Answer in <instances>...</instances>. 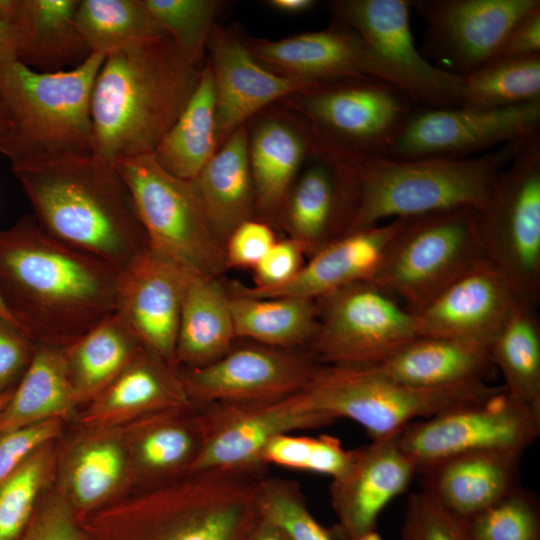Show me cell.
<instances>
[{
  "mask_svg": "<svg viewBox=\"0 0 540 540\" xmlns=\"http://www.w3.org/2000/svg\"><path fill=\"white\" fill-rule=\"evenodd\" d=\"M36 349V343L0 315V394L16 388Z\"/></svg>",
  "mask_w": 540,
  "mask_h": 540,
  "instance_id": "c3c4849f",
  "label": "cell"
},
{
  "mask_svg": "<svg viewBox=\"0 0 540 540\" xmlns=\"http://www.w3.org/2000/svg\"><path fill=\"white\" fill-rule=\"evenodd\" d=\"M539 0H416L426 23L425 52L459 76L480 68L498 51L513 25Z\"/></svg>",
  "mask_w": 540,
  "mask_h": 540,
  "instance_id": "ac0fdd59",
  "label": "cell"
},
{
  "mask_svg": "<svg viewBox=\"0 0 540 540\" xmlns=\"http://www.w3.org/2000/svg\"><path fill=\"white\" fill-rule=\"evenodd\" d=\"M196 407L203 445L191 473L236 470L263 474L266 467L259 457L271 439L320 429L337 420L317 407L305 391L274 400L217 401Z\"/></svg>",
  "mask_w": 540,
  "mask_h": 540,
  "instance_id": "5bb4252c",
  "label": "cell"
},
{
  "mask_svg": "<svg viewBox=\"0 0 540 540\" xmlns=\"http://www.w3.org/2000/svg\"><path fill=\"white\" fill-rule=\"evenodd\" d=\"M245 540H287L273 524L258 515Z\"/></svg>",
  "mask_w": 540,
  "mask_h": 540,
  "instance_id": "11a10c76",
  "label": "cell"
},
{
  "mask_svg": "<svg viewBox=\"0 0 540 540\" xmlns=\"http://www.w3.org/2000/svg\"><path fill=\"white\" fill-rule=\"evenodd\" d=\"M310 163L297 177L281 220L290 238L315 253L346 234L355 207V189L348 166L311 151Z\"/></svg>",
  "mask_w": 540,
  "mask_h": 540,
  "instance_id": "cb8c5ba5",
  "label": "cell"
},
{
  "mask_svg": "<svg viewBox=\"0 0 540 540\" xmlns=\"http://www.w3.org/2000/svg\"><path fill=\"white\" fill-rule=\"evenodd\" d=\"M145 348L115 312L65 348L77 398L106 388Z\"/></svg>",
  "mask_w": 540,
  "mask_h": 540,
  "instance_id": "e575fe53",
  "label": "cell"
},
{
  "mask_svg": "<svg viewBox=\"0 0 540 540\" xmlns=\"http://www.w3.org/2000/svg\"><path fill=\"white\" fill-rule=\"evenodd\" d=\"M14 131V122L9 109L0 94V149L11 139Z\"/></svg>",
  "mask_w": 540,
  "mask_h": 540,
  "instance_id": "6f0895ef",
  "label": "cell"
},
{
  "mask_svg": "<svg viewBox=\"0 0 540 540\" xmlns=\"http://www.w3.org/2000/svg\"><path fill=\"white\" fill-rule=\"evenodd\" d=\"M315 301L319 324L306 350L321 365L374 366L417 337L414 314L368 281Z\"/></svg>",
  "mask_w": 540,
  "mask_h": 540,
  "instance_id": "4fadbf2b",
  "label": "cell"
},
{
  "mask_svg": "<svg viewBox=\"0 0 540 540\" xmlns=\"http://www.w3.org/2000/svg\"><path fill=\"white\" fill-rule=\"evenodd\" d=\"M193 403L164 410L152 420L138 444V457L153 475L186 470L190 474L198 459L203 434L198 409L189 412Z\"/></svg>",
  "mask_w": 540,
  "mask_h": 540,
  "instance_id": "f35d334b",
  "label": "cell"
},
{
  "mask_svg": "<svg viewBox=\"0 0 540 540\" xmlns=\"http://www.w3.org/2000/svg\"><path fill=\"white\" fill-rule=\"evenodd\" d=\"M396 435L352 449L347 470L332 479L331 507L348 540H382L380 514L406 491L416 474Z\"/></svg>",
  "mask_w": 540,
  "mask_h": 540,
  "instance_id": "d6986e66",
  "label": "cell"
},
{
  "mask_svg": "<svg viewBox=\"0 0 540 540\" xmlns=\"http://www.w3.org/2000/svg\"><path fill=\"white\" fill-rule=\"evenodd\" d=\"M122 275L48 234L33 214L0 231V299L37 345L66 348L115 313Z\"/></svg>",
  "mask_w": 540,
  "mask_h": 540,
  "instance_id": "6da1fadb",
  "label": "cell"
},
{
  "mask_svg": "<svg viewBox=\"0 0 540 540\" xmlns=\"http://www.w3.org/2000/svg\"><path fill=\"white\" fill-rule=\"evenodd\" d=\"M15 61L18 59L13 31L0 19V68Z\"/></svg>",
  "mask_w": 540,
  "mask_h": 540,
  "instance_id": "db71d44e",
  "label": "cell"
},
{
  "mask_svg": "<svg viewBox=\"0 0 540 540\" xmlns=\"http://www.w3.org/2000/svg\"><path fill=\"white\" fill-rule=\"evenodd\" d=\"M540 131V102L503 109L416 108L388 157L461 159L484 154Z\"/></svg>",
  "mask_w": 540,
  "mask_h": 540,
  "instance_id": "2e32d148",
  "label": "cell"
},
{
  "mask_svg": "<svg viewBox=\"0 0 540 540\" xmlns=\"http://www.w3.org/2000/svg\"><path fill=\"white\" fill-rule=\"evenodd\" d=\"M401 540H468L464 520L424 491L407 499Z\"/></svg>",
  "mask_w": 540,
  "mask_h": 540,
  "instance_id": "bcb514c9",
  "label": "cell"
},
{
  "mask_svg": "<svg viewBox=\"0 0 540 540\" xmlns=\"http://www.w3.org/2000/svg\"><path fill=\"white\" fill-rule=\"evenodd\" d=\"M188 274L149 250L123 271L116 313L142 346L175 365V348Z\"/></svg>",
  "mask_w": 540,
  "mask_h": 540,
  "instance_id": "603a6c76",
  "label": "cell"
},
{
  "mask_svg": "<svg viewBox=\"0 0 540 540\" xmlns=\"http://www.w3.org/2000/svg\"><path fill=\"white\" fill-rule=\"evenodd\" d=\"M371 367L393 381L419 388L486 382L495 369L489 347L420 336Z\"/></svg>",
  "mask_w": 540,
  "mask_h": 540,
  "instance_id": "f1b7e54d",
  "label": "cell"
},
{
  "mask_svg": "<svg viewBox=\"0 0 540 540\" xmlns=\"http://www.w3.org/2000/svg\"><path fill=\"white\" fill-rule=\"evenodd\" d=\"M248 143L247 123L222 143L192 180L204 214L223 243L237 226L255 218Z\"/></svg>",
  "mask_w": 540,
  "mask_h": 540,
  "instance_id": "f546056e",
  "label": "cell"
},
{
  "mask_svg": "<svg viewBox=\"0 0 540 540\" xmlns=\"http://www.w3.org/2000/svg\"><path fill=\"white\" fill-rule=\"evenodd\" d=\"M218 148L215 89L206 60L188 102L152 154L170 174L193 180Z\"/></svg>",
  "mask_w": 540,
  "mask_h": 540,
  "instance_id": "1f68e13d",
  "label": "cell"
},
{
  "mask_svg": "<svg viewBox=\"0 0 540 540\" xmlns=\"http://www.w3.org/2000/svg\"><path fill=\"white\" fill-rule=\"evenodd\" d=\"M305 248L298 241L277 240L253 269L254 289H271L290 281L303 266Z\"/></svg>",
  "mask_w": 540,
  "mask_h": 540,
  "instance_id": "681fc988",
  "label": "cell"
},
{
  "mask_svg": "<svg viewBox=\"0 0 540 540\" xmlns=\"http://www.w3.org/2000/svg\"><path fill=\"white\" fill-rule=\"evenodd\" d=\"M517 303L505 277L487 260L414 314L416 333L490 347Z\"/></svg>",
  "mask_w": 540,
  "mask_h": 540,
  "instance_id": "44dd1931",
  "label": "cell"
},
{
  "mask_svg": "<svg viewBox=\"0 0 540 540\" xmlns=\"http://www.w3.org/2000/svg\"><path fill=\"white\" fill-rule=\"evenodd\" d=\"M75 21L90 53L105 58L165 34L141 0H79Z\"/></svg>",
  "mask_w": 540,
  "mask_h": 540,
  "instance_id": "8d00e7d4",
  "label": "cell"
},
{
  "mask_svg": "<svg viewBox=\"0 0 540 540\" xmlns=\"http://www.w3.org/2000/svg\"><path fill=\"white\" fill-rule=\"evenodd\" d=\"M133 197L149 248L191 275L220 277L224 243L212 230L192 180L178 178L153 154L115 164Z\"/></svg>",
  "mask_w": 540,
  "mask_h": 540,
  "instance_id": "8fae6325",
  "label": "cell"
},
{
  "mask_svg": "<svg viewBox=\"0 0 540 540\" xmlns=\"http://www.w3.org/2000/svg\"><path fill=\"white\" fill-rule=\"evenodd\" d=\"M263 474L207 470L146 499L126 521L104 518L86 540H245L257 517Z\"/></svg>",
  "mask_w": 540,
  "mask_h": 540,
  "instance_id": "8992f818",
  "label": "cell"
},
{
  "mask_svg": "<svg viewBox=\"0 0 540 540\" xmlns=\"http://www.w3.org/2000/svg\"><path fill=\"white\" fill-rule=\"evenodd\" d=\"M39 226L120 271L149 250L131 192L114 164L93 154L11 165Z\"/></svg>",
  "mask_w": 540,
  "mask_h": 540,
  "instance_id": "7a4b0ae2",
  "label": "cell"
},
{
  "mask_svg": "<svg viewBox=\"0 0 540 540\" xmlns=\"http://www.w3.org/2000/svg\"><path fill=\"white\" fill-rule=\"evenodd\" d=\"M57 431L51 419L0 434V484Z\"/></svg>",
  "mask_w": 540,
  "mask_h": 540,
  "instance_id": "f907efd6",
  "label": "cell"
},
{
  "mask_svg": "<svg viewBox=\"0 0 540 540\" xmlns=\"http://www.w3.org/2000/svg\"><path fill=\"white\" fill-rule=\"evenodd\" d=\"M540 435V410L516 401L503 386L493 394L409 423L396 435L416 474L459 454H523Z\"/></svg>",
  "mask_w": 540,
  "mask_h": 540,
  "instance_id": "7c38bea8",
  "label": "cell"
},
{
  "mask_svg": "<svg viewBox=\"0 0 540 540\" xmlns=\"http://www.w3.org/2000/svg\"><path fill=\"white\" fill-rule=\"evenodd\" d=\"M120 450L113 444L93 445L80 454L71 476L77 501L88 506L102 499L122 472Z\"/></svg>",
  "mask_w": 540,
  "mask_h": 540,
  "instance_id": "f6af8a7d",
  "label": "cell"
},
{
  "mask_svg": "<svg viewBox=\"0 0 540 540\" xmlns=\"http://www.w3.org/2000/svg\"><path fill=\"white\" fill-rule=\"evenodd\" d=\"M237 339L229 292L216 278L189 275L178 326L175 365L206 366L224 356Z\"/></svg>",
  "mask_w": 540,
  "mask_h": 540,
  "instance_id": "4dcf8cb0",
  "label": "cell"
},
{
  "mask_svg": "<svg viewBox=\"0 0 540 540\" xmlns=\"http://www.w3.org/2000/svg\"><path fill=\"white\" fill-rule=\"evenodd\" d=\"M13 391L14 389L0 394V412L4 409V407L9 402Z\"/></svg>",
  "mask_w": 540,
  "mask_h": 540,
  "instance_id": "680465c9",
  "label": "cell"
},
{
  "mask_svg": "<svg viewBox=\"0 0 540 540\" xmlns=\"http://www.w3.org/2000/svg\"><path fill=\"white\" fill-rule=\"evenodd\" d=\"M499 388L484 381L419 388L393 381L371 366L321 365L305 392L335 419L348 418L361 425L372 441L396 435L414 421L481 400Z\"/></svg>",
  "mask_w": 540,
  "mask_h": 540,
  "instance_id": "9c48e42d",
  "label": "cell"
},
{
  "mask_svg": "<svg viewBox=\"0 0 540 540\" xmlns=\"http://www.w3.org/2000/svg\"><path fill=\"white\" fill-rule=\"evenodd\" d=\"M44 466L33 453L0 484V540H17L31 521Z\"/></svg>",
  "mask_w": 540,
  "mask_h": 540,
  "instance_id": "ee69618b",
  "label": "cell"
},
{
  "mask_svg": "<svg viewBox=\"0 0 540 540\" xmlns=\"http://www.w3.org/2000/svg\"><path fill=\"white\" fill-rule=\"evenodd\" d=\"M536 55H540V4L513 25L490 61L523 59Z\"/></svg>",
  "mask_w": 540,
  "mask_h": 540,
  "instance_id": "f5cc1de1",
  "label": "cell"
},
{
  "mask_svg": "<svg viewBox=\"0 0 540 540\" xmlns=\"http://www.w3.org/2000/svg\"><path fill=\"white\" fill-rule=\"evenodd\" d=\"M487 259L518 302L540 303V131L528 136L497 176L478 211Z\"/></svg>",
  "mask_w": 540,
  "mask_h": 540,
  "instance_id": "30bf717a",
  "label": "cell"
},
{
  "mask_svg": "<svg viewBox=\"0 0 540 540\" xmlns=\"http://www.w3.org/2000/svg\"><path fill=\"white\" fill-rule=\"evenodd\" d=\"M17 540H86L70 509L53 504L34 515Z\"/></svg>",
  "mask_w": 540,
  "mask_h": 540,
  "instance_id": "816d5d0a",
  "label": "cell"
},
{
  "mask_svg": "<svg viewBox=\"0 0 540 540\" xmlns=\"http://www.w3.org/2000/svg\"><path fill=\"white\" fill-rule=\"evenodd\" d=\"M487 260L478 210L462 207L436 211L402 218L368 282L415 314Z\"/></svg>",
  "mask_w": 540,
  "mask_h": 540,
  "instance_id": "ba28073f",
  "label": "cell"
},
{
  "mask_svg": "<svg viewBox=\"0 0 540 540\" xmlns=\"http://www.w3.org/2000/svg\"><path fill=\"white\" fill-rule=\"evenodd\" d=\"M461 77V107L491 110L540 102V55L489 61Z\"/></svg>",
  "mask_w": 540,
  "mask_h": 540,
  "instance_id": "74e56055",
  "label": "cell"
},
{
  "mask_svg": "<svg viewBox=\"0 0 540 540\" xmlns=\"http://www.w3.org/2000/svg\"><path fill=\"white\" fill-rule=\"evenodd\" d=\"M257 511L287 540H348L337 524L324 526L313 516L300 485L292 480L262 477Z\"/></svg>",
  "mask_w": 540,
  "mask_h": 540,
  "instance_id": "ab89813d",
  "label": "cell"
},
{
  "mask_svg": "<svg viewBox=\"0 0 540 540\" xmlns=\"http://www.w3.org/2000/svg\"><path fill=\"white\" fill-rule=\"evenodd\" d=\"M0 315H2L3 317H5L6 319H8L9 321H11L13 324V320L11 319V317L9 316L3 302L1 301L0 299ZM15 325V324H14ZM16 326V325H15Z\"/></svg>",
  "mask_w": 540,
  "mask_h": 540,
  "instance_id": "91938a15",
  "label": "cell"
},
{
  "mask_svg": "<svg viewBox=\"0 0 540 540\" xmlns=\"http://www.w3.org/2000/svg\"><path fill=\"white\" fill-rule=\"evenodd\" d=\"M327 8L370 47L387 82L418 108L460 106L461 76L438 68L416 48L410 0H334Z\"/></svg>",
  "mask_w": 540,
  "mask_h": 540,
  "instance_id": "9a60e30c",
  "label": "cell"
},
{
  "mask_svg": "<svg viewBox=\"0 0 540 540\" xmlns=\"http://www.w3.org/2000/svg\"><path fill=\"white\" fill-rule=\"evenodd\" d=\"M277 241L270 225L252 218L237 226L224 243L227 268L254 269Z\"/></svg>",
  "mask_w": 540,
  "mask_h": 540,
  "instance_id": "7dc6e473",
  "label": "cell"
},
{
  "mask_svg": "<svg viewBox=\"0 0 540 540\" xmlns=\"http://www.w3.org/2000/svg\"><path fill=\"white\" fill-rule=\"evenodd\" d=\"M526 138L461 159L373 157L344 162L355 189V208L346 234L436 211L462 207L479 211L497 176Z\"/></svg>",
  "mask_w": 540,
  "mask_h": 540,
  "instance_id": "277c9868",
  "label": "cell"
},
{
  "mask_svg": "<svg viewBox=\"0 0 540 540\" xmlns=\"http://www.w3.org/2000/svg\"><path fill=\"white\" fill-rule=\"evenodd\" d=\"M219 147L241 126L285 97L317 82L278 75L262 66L238 32L216 23L207 40Z\"/></svg>",
  "mask_w": 540,
  "mask_h": 540,
  "instance_id": "ffe728a7",
  "label": "cell"
},
{
  "mask_svg": "<svg viewBox=\"0 0 540 540\" xmlns=\"http://www.w3.org/2000/svg\"><path fill=\"white\" fill-rule=\"evenodd\" d=\"M160 29L201 68L209 34L225 2L220 0H141Z\"/></svg>",
  "mask_w": 540,
  "mask_h": 540,
  "instance_id": "60d3db41",
  "label": "cell"
},
{
  "mask_svg": "<svg viewBox=\"0 0 540 540\" xmlns=\"http://www.w3.org/2000/svg\"><path fill=\"white\" fill-rule=\"evenodd\" d=\"M463 520L468 540H540V500L521 485Z\"/></svg>",
  "mask_w": 540,
  "mask_h": 540,
  "instance_id": "b9f144b4",
  "label": "cell"
},
{
  "mask_svg": "<svg viewBox=\"0 0 540 540\" xmlns=\"http://www.w3.org/2000/svg\"><path fill=\"white\" fill-rule=\"evenodd\" d=\"M104 59L90 53L77 66L54 72L19 61L0 68V94L14 122L0 153L11 165L93 154L91 98Z\"/></svg>",
  "mask_w": 540,
  "mask_h": 540,
  "instance_id": "5b68a950",
  "label": "cell"
},
{
  "mask_svg": "<svg viewBox=\"0 0 540 540\" xmlns=\"http://www.w3.org/2000/svg\"><path fill=\"white\" fill-rule=\"evenodd\" d=\"M79 0H0V19L12 29L17 59L36 71L73 68L90 54L76 26Z\"/></svg>",
  "mask_w": 540,
  "mask_h": 540,
  "instance_id": "4316f807",
  "label": "cell"
},
{
  "mask_svg": "<svg viewBox=\"0 0 540 540\" xmlns=\"http://www.w3.org/2000/svg\"><path fill=\"white\" fill-rule=\"evenodd\" d=\"M277 103L304 127L313 151L343 162L388 157L418 108L396 87L370 77L317 82Z\"/></svg>",
  "mask_w": 540,
  "mask_h": 540,
  "instance_id": "52a82bcc",
  "label": "cell"
},
{
  "mask_svg": "<svg viewBox=\"0 0 540 540\" xmlns=\"http://www.w3.org/2000/svg\"><path fill=\"white\" fill-rule=\"evenodd\" d=\"M201 68L166 34L107 56L91 98L93 155L115 165L153 153L192 95Z\"/></svg>",
  "mask_w": 540,
  "mask_h": 540,
  "instance_id": "3957f363",
  "label": "cell"
},
{
  "mask_svg": "<svg viewBox=\"0 0 540 540\" xmlns=\"http://www.w3.org/2000/svg\"><path fill=\"white\" fill-rule=\"evenodd\" d=\"M523 454L481 451L441 460L422 471L423 491L467 519L520 486Z\"/></svg>",
  "mask_w": 540,
  "mask_h": 540,
  "instance_id": "83f0119b",
  "label": "cell"
},
{
  "mask_svg": "<svg viewBox=\"0 0 540 540\" xmlns=\"http://www.w3.org/2000/svg\"><path fill=\"white\" fill-rule=\"evenodd\" d=\"M237 338L281 348L307 349L319 324L316 301L298 297H255L229 292Z\"/></svg>",
  "mask_w": 540,
  "mask_h": 540,
  "instance_id": "d6a6232c",
  "label": "cell"
},
{
  "mask_svg": "<svg viewBox=\"0 0 540 540\" xmlns=\"http://www.w3.org/2000/svg\"><path fill=\"white\" fill-rule=\"evenodd\" d=\"M506 393L540 410V319L538 307L518 302L489 347Z\"/></svg>",
  "mask_w": 540,
  "mask_h": 540,
  "instance_id": "d590c367",
  "label": "cell"
},
{
  "mask_svg": "<svg viewBox=\"0 0 540 540\" xmlns=\"http://www.w3.org/2000/svg\"><path fill=\"white\" fill-rule=\"evenodd\" d=\"M249 129L248 155L260 219L281 216L312 148L304 127L285 109L264 110Z\"/></svg>",
  "mask_w": 540,
  "mask_h": 540,
  "instance_id": "484cf974",
  "label": "cell"
},
{
  "mask_svg": "<svg viewBox=\"0 0 540 540\" xmlns=\"http://www.w3.org/2000/svg\"><path fill=\"white\" fill-rule=\"evenodd\" d=\"M321 364L305 349L255 342L234 345L218 360L178 371L194 405L217 401H265L303 392Z\"/></svg>",
  "mask_w": 540,
  "mask_h": 540,
  "instance_id": "e0dca14e",
  "label": "cell"
},
{
  "mask_svg": "<svg viewBox=\"0 0 540 540\" xmlns=\"http://www.w3.org/2000/svg\"><path fill=\"white\" fill-rule=\"evenodd\" d=\"M76 399L65 348L37 345L27 371L0 412V434L51 420L68 411Z\"/></svg>",
  "mask_w": 540,
  "mask_h": 540,
  "instance_id": "836d02e7",
  "label": "cell"
},
{
  "mask_svg": "<svg viewBox=\"0 0 540 540\" xmlns=\"http://www.w3.org/2000/svg\"><path fill=\"white\" fill-rule=\"evenodd\" d=\"M259 460L265 467L273 464L335 479L347 470L351 450L344 449L340 440L331 435L286 433L271 439L261 451Z\"/></svg>",
  "mask_w": 540,
  "mask_h": 540,
  "instance_id": "7bdbcfd3",
  "label": "cell"
},
{
  "mask_svg": "<svg viewBox=\"0 0 540 540\" xmlns=\"http://www.w3.org/2000/svg\"><path fill=\"white\" fill-rule=\"evenodd\" d=\"M401 223L402 218L393 219L329 242L281 286L259 290L237 283L231 286V292L315 301L352 284L369 281Z\"/></svg>",
  "mask_w": 540,
  "mask_h": 540,
  "instance_id": "d4e9b609",
  "label": "cell"
},
{
  "mask_svg": "<svg viewBox=\"0 0 540 540\" xmlns=\"http://www.w3.org/2000/svg\"><path fill=\"white\" fill-rule=\"evenodd\" d=\"M244 41L251 55L278 75L308 82L370 77L388 83L370 47L353 29L336 19L320 31L279 40Z\"/></svg>",
  "mask_w": 540,
  "mask_h": 540,
  "instance_id": "7402d4cb",
  "label": "cell"
},
{
  "mask_svg": "<svg viewBox=\"0 0 540 540\" xmlns=\"http://www.w3.org/2000/svg\"><path fill=\"white\" fill-rule=\"evenodd\" d=\"M267 4L281 13L300 14L312 9L317 2L314 0H269Z\"/></svg>",
  "mask_w": 540,
  "mask_h": 540,
  "instance_id": "9f6ffc18",
  "label": "cell"
}]
</instances>
